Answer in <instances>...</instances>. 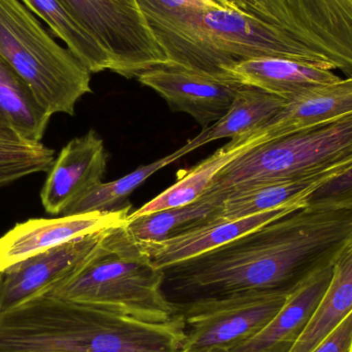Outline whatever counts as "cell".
I'll list each match as a JSON object with an SVG mask.
<instances>
[{"mask_svg":"<svg viewBox=\"0 0 352 352\" xmlns=\"http://www.w3.org/2000/svg\"><path fill=\"white\" fill-rule=\"evenodd\" d=\"M144 16L168 62L217 78H229L228 68L260 58L296 60L331 69L278 29L235 10H188L173 16Z\"/></svg>","mask_w":352,"mask_h":352,"instance_id":"cell-3","label":"cell"},{"mask_svg":"<svg viewBox=\"0 0 352 352\" xmlns=\"http://www.w3.org/2000/svg\"><path fill=\"white\" fill-rule=\"evenodd\" d=\"M63 41L91 74L113 69V61L100 43L74 18L61 0H21Z\"/></svg>","mask_w":352,"mask_h":352,"instance_id":"cell-23","label":"cell"},{"mask_svg":"<svg viewBox=\"0 0 352 352\" xmlns=\"http://www.w3.org/2000/svg\"><path fill=\"white\" fill-rule=\"evenodd\" d=\"M51 118L27 82L0 57V124L24 140L41 142Z\"/></svg>","mask_w":352,"mask_h":352,"instance_id":"cell-22","label":"cell"},{"mask_svg":"<svg viewBox=\"0 0 352 352\" xmlns=\"http://www.w3.org/2000/svg\"><path fill=\"white\" fill-rule=\"evenodd\" d=\"M352 243V210L304 206L241 237L164 269L176 306L248 294L291 295Z\"/></svg>","mask_w":352,"mask_h":352,"instance_id":"cell-1","label":"cell"},{"mask_svg":"<svg viewBox=\"0 0 352 352\" xmlns=\"http://www.w3.org/2000/svg\"><path fill=\"white\" fill-rule=\"evenodd\" d=\"M125 223L109 228L76 272L45 295L142 322H170L179 310L163 289L164 273L153 264Z\"/></svg>","mask_w":352,"mask_h":352,"instance_id":"cell-4","label":"cell"},{"mask_svg":"<svg viewBox=\"0 0 352 352\" xmlns=\"http://www.w3.org/2000/svg\"><path fill=\"white\" fill-rule=\"evenodd\" d=\"M289 296L248 294L197 300L178 306L186 326L182 351H231L258 335L280 311Z\"/></svg>","mask_w":352,"mask_h":352,"instance_id":"cell-8","label":"cell"},{"mask_svg":"<svg viewBox=\"0 0 352 352\" xmlns=\"http://www.w3.org/2000/svg\"><path fill=\"white\" fill-rule=\"evenodd\" d=\"M262 144H265V140L258 131L233 138L229 144L219 148L214 154L196 166L180 171L177 180L173 186L138 210L130 213L129 217H142L194 202L204 195L215 176L223 167L246 151Z\"/></svg>","mask_w":352,"mask_h":352,"instance_id":"cell-19","label":"cell"},{"mask_svg":"<svg viewBox=\"0 0 352 352\" xmlns=\"http://www.w3.org/2000/svg\"><path fill=\"white\" fill-rule=\"evenodd\" d=\"M179 352H190V351H180ZM206 352H229L226 351H221V349H215V351H206Z\"/></svg>","mask_w":352,"mask_h":352,"instance_id":"cell-30","label":"cell"},{"mask_svg":"<svg viewBox=\"0 0 352 352\" xmlns=\"http://www.w3.org/2000/svg\"><path fill=\"white\" fill-rule=\"evenodd\" d=\"M287 104V100L254 87L242 85L227 113L190 140L195 150L223 138H239L266 125Z\"/></svg>","mask_w":352,"mask_h":352,"instance_id":"cell-20","label":"cell"},{"mask_svg":"<svg viewBox=\"0 0 352 352\" xmlns=\"http://www.w3.org/2000/svg\"><path fill=\"white\" fill-rule=\"evenodd\" d=\"M226 74L234 82L261 89L287 101L341 78L324 66L283 58L240 62L228 68Z\"/></svg>","mask_w":352,"mask_h":352,"instance_id":"cell-17","label":"cell"},{"mask_svg":"<svg viewBox=\"0 0 352 352\" xmlns=\"http://www.w3.org/2000/svg\"><path fill=\"white\" fill-rule=\"evenodd\" d=\"M0 57L51 113L74 116L92 93L91 72L21 0H0Z\"/></svg>","mask_w":352,"mask_h":352,"instance_id":"cell-5","label":"cell"},{"mask_svg":"<svg viewBox=\"0 0 352 352\" xmlns=\"http://www.w3.org/2000/svg\"><path fill=\"white\" fill-rule=\"evenodd\" d=\"M227 10H235L242 14H250L263 22L260 10L254 0H212ZM264 23V22H263Z\"/></svg>","mask_w":352,"mask_h":352,"instance_id":"cell-29","label":"cell"},{"mask_svg":"<svg viewBox=\"0 0 352 352\" xmlns=\"http://www.w3.org/2000/svg\"><path fill=\"white\" fill-rule=\"evenodd\" d=\"M352 311V243L341 254L333 269L326 293L307 327L289 352H311Z\"/></svg>","mask_w":352,"mask_h":352,"instance_id":"cell-21","label":"cell"},{"mask_svg":"<svg viewBox=\"0 0 352 352\" xmlns=\"http://www.w3.org/2000/svg\"><path fill=\"white\" fill-rule=\"evenodd\" d=\"M311 352H352V311Z\"/></svg>","mask_w":352,"mask_h":352,"instance_id":"cell-28","label":"cell"},{"mask_svg":"<svg viewBox=\"0 0 352 352\" xmlns=\"http://www.w3.org/2000/svg\"><path fill=\"white\" fill-rule=\"evenodd\" d=\"M334 265L318 271L302 283L258 335L229 352L291 351L326 293Z\"/></svg>","mask_w":352,"mask_h":352,"instance_id":"cell-15","label":"cell"},{"mask_svg":"<svg viewBox=\"0 0 352 352\" xmlns=\"http://www.w3.org/2000/svg\"><path fill=\"white\" fill-rule=\"evenodd\" d=\"M140 84L158 93L173 111L190 115L203 129L223 117L242 86L167 62L138 76Z\"/></svg>","mask_w":352,"mask_h":352,"instance_id":"cell-10","label":"cell"},{"mask_svg":"<svg viewBox=\"0 0 352 352\" xmlns=\"http://www.w3.org/2000/svg\"><path fill=\"white\" fill-rule=\"evenodd\" d=\"M352 159V115L258 144L223 167L202 197L301 179Z\"/></svg>","mask_w":352,"mask_h":352,"instance_id":"cell-6","label":"cell"},{"mask_svg":"<svg viewBox=\"0 0 352 352\" xmlns=\"http://www.w3.org/2000/svg\"><path fill=\"white\" fill-rule=\"evenodd\" d=\"M107 158L102 138L95 130L70 140L54 161L41 188L45 212L63 214L76 201L100 184Z\"/></svg>","mask_w":352,"mask_h":352,"instance_id":"cell-13","label":"cell"},{"mask_svg":"<svg viewBox=\"0 0 352 352\" xmlns=\"http://www.w3.org/2000/svg\"><path fill=\"white\" fill-rule=\"evenodd\" d=\"M304 206H306L305 202L295 203L244 219L217 221L163 241H136L153 264L164 270L182 261L221 248L248 232Z\"/></svg>","mask_w":352,"mask_h":352,"instance_id":"cell-14","label":"cell"},{"mask_svg":"<svg viewBox=\"0 0 352 352\" xmlns=\"http://www.w3.org/2000/svg\"><path fill=\"white\" fill-rule=\"evenodd\" d=\"M352 115V78L322 85L287 101L283 109L258 129L265 142Z\"/></svg>","mask_w":352,"mask_h":352,"instance_id":"cell-16","label":"cell"},{"mask_svg":"<svg viewBox=\"0 0 352 352\" xmlns=\"http://www.w3.org/2000/svg\"><path fill=\"white\" fill-rule=\"evenodd\" d=\"M221 202L219 199L200 197L190 204L129 217L126 228L138 241H163L213 223Z\"/></svg>","mask_w":352,"mask_h":352,"instance_id":"cell-24","label":"cell"},{"mask_svg":"<svg viewBox=\"0 0 352 352\" xmlns=\"http://www.w3.org/2000/svg\"><path fill=\"white\" fill-rule=\"evenodd\" d=\"M306 206L352 210V169L343 173L306 198Z\"/></svg>","mask_w":352,"mask_h":352,"instance_id":"cell-27","label":"cell"},{"mask_svg":"<svg viewBox=\"0 0 352 352\" xmlns=\"http://www.w3.org/2000/svg\"><path fill=\"white\" fill-rule=\"evenodd\" d=\"M55 151L41 142H29L0 124V188L36 173H47Z\"/></svg>","mask_w":352,"mask_h":352,"instance_id":"cell-26","label":"cell"},{"mask_svg":"<svg viewBox=\"0 0 352 352\" xmlns=\"http://www.w3.org/2000/svg\"><path fill=\"white\" fill-rule=\"evenodd\" d=\"M195 151L192 142L188 140L186 146L175 151L173 154L159 159L148 165H142L129 175L123 176L113 182H101L92 190H89L82 198L68 207L62 215L80 214V213L95 212V211H109L122 208L127 202L128 197L135 188L144 184L150 176L157 171L175 162L184 155Z\"/></svg>","mask_w":352,"mask_h":352,"instance_id":"cell-25","label":"cell"},{"mask_svg":"<svg viewBox=\"0 0 352 352\" xmlns=\"http://www.w3.org/2000/svg\"><path fill=\"white\" fill-rule=\"evenodd\" d=\"M184 340L182 314L154 324L43 295L0 314V352H179Z\"/></svg>","mask_w":352,"mask_h":352,"instance_id":"cell-2","label":"cell"},{"mask_svg":"<svg viewBox=\"0 0 352 352\" xmlns=\"http://www.w3.org/2000/svg\"><path fill=\"white\" fill-rule=\"evenodd\" d=\"M74 18L100 43L111 72L138 78L167 63L166 54L153 34L138 0H61Z\"/></svg>","mask_w":352,"mask_h":352,"instance_id":"cell-7","label":"cell"},{"mask_svg":"<svg viewBox=\"0 0 352 352\" xmlns=\"http://www.w3.org/2000/svg\"><path fill=\"white\" fill-rule=\"evenodd\" d=\"M70 240L0 273V314L53 291L86 260L105 231Z\"/></svg>","mask_w":352,"mask_h":352,"instance_id":"cell-11","label":"cell"},{"mask_svg":"<svg viewBox=\"0 0 352 352\" xmlns=\"http://www.w3.org/2000/svg\"><path fill=\"white\" fill-rule=\"evenodd\" d=\"M263 21L352 78V0H254Z\"/></svg>","mask_w":352,"mask_h":352,"instance_id":"cell-9","label":"cell"},{"mask_svg":"<svg viewBox=\"0 0 352 352\" xmlns=\"http://www.w3.org/2000/svg\"><path fill=\"white\" fill-rule=\"evenodd\" d=\"M130 209L131 204H127L115 210L31 219L16 223L0 237V273L70 240L123 225L129 217Z\"/></svg>","mask_w":352,"mask_h":352,"instance_id":"cell-12","label":"cell"},{"mask_svg":"<svg viewBox=\"0 0 352 352\" xmlns=\"http://www.w3.org/2000/svg\"><path fill=\"white\" fill-rule=\"evenodd\" d=\"M351 169L352 159L324 173L301 179L263 184L228 195L223 199L213 223L244 219L287 205L305 202L312 192Z\"/></svg>","mask_w":352,"mask_h":352,"instance_id":"cell-18","label":"cell"}]
</instances>
